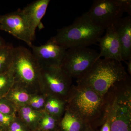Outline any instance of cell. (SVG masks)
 Instances as JSON below:
<instances>
[{"mask_svg":"<svg viewBox=\"0 0 131 131\" xmlns=\"http://www.w3.org/2000/svg\"><path fill=\"white\" fill-rule=\"evenodd\" d=\"M125 13L121 0H95L86 13L94 24L105 30L121 18Z\"/></svg>","mask_w":131,"mask_h":131,"instance_id":"8992f818","label":"cell"},{"mask_svg":"<svg viewBox=\"0 0 131 131\" xmlns=\"http://www.w3.org/2000/svg\"><path fill=\"white\" fill-rule=\"evenodd\" d=\"M110 118V131H131V89L119 86L105 97Z\"/></svg>","mask_w":131,"mask_h":131,"instance_id":"277c9868","label":"cell"},{"mask_svg":"<svg viewBox=\"0 0 131 131\" xmlns=\"http://www.w3.org/2000/svg\"><path fill=\"white\" fill-rule=\"evenodd\" d=\"M113 25L120 43L122 61H128L131 59V16L121 18Z\"/></svg>","mask_w":131,"mask_h":131,"instance_id":"4fadbf2b","label":"cell"},{"mask_svg":"<svg viewBox=\"0 0 131 131\" xmlns=\"http://www.w3.org/2000/svg\"><path fill=\"white\" fill-rule=\"evenodd\" d=\"M14 47L7 45L0 47V74L7 72L11 68L13 60Z\"/></svg>","mask_w":131,"mask_h":131,"instance_id":"9a60e30c","label":"cell"},{"mask_svg":"<svg viewBox=\"0 0 131 131\" xmlns=\"http://www.w3.org/2000/svg\"><path fill=\"white\" fill-rule=\"evenodd\" d=\"M39 65L29 49L21 46L14 47L13 60L11 68L20 80L29 83L34 82L37 78V68Z\"/></svg>","mask_w":131,"mask_h":131,"instance_id":"52a82bcc","label":"cell"},{"mask_svg":"<svg viewBox=\"0 0 131 131\" xmlns=\"http://www.w3.org/2000/svg\"><path fill=\"white\" fill-rule=\"evenodd\" d=\"M100 58L99 53L88 47H75L67 50L61 67L71 78L83 77Z\"/></svg>","mask_w":131,"mask_h":131,"instance_id":"5b68a950","label":"cell"},{"mask_svg":"<svg viewBox=\"0 0 131 131\" xmlns=\"http://www.w3.org/2000/svg\"><path fill=\"white\" fill-rule=\"evenodd\" d=\"M105 34L98 40L100 47L99 57L122 61V51L118 37L113 25L106 29Z\"/></svg>","mask_w":131,"mask_h":131,"instance_id":"8fae6325","label":"cell"},{"mask_svg":"<svg viewBox=\"0 0 131 131\" xmlns=\"http://www.w3.org/2000/svg\"><path fill=\"white\" fill-rule=\"evenodd\" d=\"M0 30L9 33L30 47L34 40L29 26L21 9L0 15Z\"/></svg>","mask_w":131,"mask_h":131,"instance_id":"ba28073f","label":"cell"},{"mask_svg":"<svg viewBox=\"0 0 131 131\" xmlns=\"http://www.w3.org/2000/svg\"><path fill=\"white\" fill-rule=\"evenodd\" d=\"M11 118L7 114L0 113V123L5 126H8L10 124Z\"/></svg>","mask_w":131,"mask_h":131,"instance_id":"d6986e66","label":"cell"},{"mask_svg":"<svg viewBox=\"0 0 131 131\" xmlns=\"http://www.w3.org/2000/svg\"><path fill=\"white\" fill-rule=\"evenodd\" d=\"M34 56L39 65L44 68L61 67L68 49L57 44L51 39L46 43L31 47Z\"/></svg>","mask_w":131,"mask_h":131,"instance_id":"9c48e42d","label":"cell"},{"mask_svg":"<svg viewBox=\"0 0 131 131\" xmlns=\"http://www.w3.org/2000/svg\"><path fill=\"white\" fill-rule=\"evenodd\" d=\"M13 99L20 102H25L29 99L28 95L25 92L16 91L12 94Z\"/></svg>","mask_w":131,"mask_h":131,"instance_id":"ac0fdd59","label":"cell"},{"mask_svg":"<svg viewBox=\"0 0 131 131\" xmlns=\"http://www.w3.org/2000/svg\"><path fill=\"white\" fill-rule=\"evenodd\" d=\"M56 124H52L47 122L42 121V128L45 130H53L56 126Z\"/></svg>","mask_w":131,"mask_h":131,"instance_id":"603a6c76","label":"cell"},{"mask_svg":"<svg viewBox=\"0 0 131 131\" xmlns=\"http://www.w3.org/2000/svg\"><path fill=\"white\" fill-rule=\"evenodd\" d=\"M104 31L94 24L86 13L78 17L72 24L58 29L57 34L50 39L67 49L88 47L98 42Z\"/></svg>","mask_w":131,"mask_h":131,"instance_id":"3957f363","label":"cell"},{"mask_svg":"<svg viewBox=\"0 0 131 131\" xmlns=\"http://www.w3.org/2000/svg\"><path fill=\"white\" fill-rule=\"evenodd\" d=\"M127 66V71L129 74H131V59L128 61L125 62Z\"/></svg>","mask_w":131,"mask_h":131,"instance_id":"484cf974","label":"cell"},{"mask_svg":"<svg viewBox=\"0 0 131 131\" xmlns=\"http://www.w3.org/2000/svg\"><path fill=\"white\" fill-rule=\"evenodd\" d=\"M10 69L6 73L0 74V94L10 82L12 79Z\"/></svg>","mask_w":131,"mask_h":131,"instance_id":"e0dca14e","label":"cell"},{"mask_svg":"<svg viewBox=\"0 0 131 131\" xmlns=\"http://www.w3.org/2000/svg\"><path fill=\"white\" fill-rule=\"evenodd\" d=\"M36 100L40 107H42L44 104L45 100L43 98L41 97H36Z\"/></svg>","mask_w":131,"mask_h":131,"instance_id":"d4e9b609","label":"cell"},{"mask_svg":"<svg viewBox=\"0 0 131 131\" xmlns=\"http://www.w3.org/2000/svg\"><path fill=\"white\" fill-rule=\"evenodd\" d=\"M62 101L57 97H52L47 101L46 108L50 114L53 115V117L59 116L62 112L64 107L65 103Z\"/></svg>","mask_w":131,"mask_h":131,"instance_id":"2e32d148","label":"cell"},{"mask_svg":"<svg viewBox=\"0 0 131 131\" xmlns=\"http://www.w3.org/2000/svg\"><path fill=\"white\" fill-rule=\"evenodd\" d=\"M44 68L42 77L50 90L54 94L62 97L66 100L72 86V78L61 67Z\"/></svg>","mask_w":131,"mask_h":131,"instance_id":"30bf717a","label":"cell"},{"mask_svg":"<svg viewBox=\"0 0 131 131\" xmlns=\"http://www.w3.org/2000/svg\"><path fill=\"white\" fill-rule=\"evenodd\" d=\"M100 131H110V118L107 110L105 120L102 125Z\"/></svg>","mask_w":131,"mask_h":131,"instance_id":"ffe728a7","label":"cell"},{"mask_svg":"<svg viewBox=\"0 0 131 131\" xmlns=\"http://www.w3.org/2000/svg\"><path fill=\"white\" fill-rule=\"evenodd\" d=\"M22 116L24 120L27 123H31L34 121L37 118V115L30 114L22 113Z\"/></svg>","mask_w":131,"mask_h":131,"instance_id":"44dd1931","label":"cell"},{"mask_svg":"<svg viewBox=\"0 0 131 131\" xmlns=\"http://www.w3.org/2000/svg\"><path fill=\"white\" fill-rule=\"evenodd\" d=\"M0 131H1V130H0Z\"/></svg>","mask_w":131,"mask_h":131,"instance_id":"f1b7e54d","label":"cell"},{"mask_svg":"<svg viewBox=\"0 0 131 131\" xmlns=\"http://www.w3.org/2000/svg\"><path fill=\"white\" fill-rule=\"evenodd\" d=\"M10 131H25L20 124L15 122L11 125Z\"/></svg>","mask_w":131,"mask_h":131,"instance_id":"7402d4cb","label":"cell"},{"mask_svg":"<svg viewBox=\"0 0 131 131\" xmlns=\"http://www.w3.org/2000/svg\"><path fill=\"white\" fill-rule=\"evenodd\" d=\"M66 101V108L86 124L94 127L102 125L107 114V104L103 96L88 87L73 85Z\"/></svg>","mask_w":131,"mask_h":131,"instance_id":"6da1fadb","label":"cell"},{"mask_svg":"<svg viewBox=\"0 0 131 131\" xmlns=\"http://www.w3.org/2000/svg\"><path fill=\"white\" fill-rule=\"evenodd\" d=\"M60 125L63 131H84L88 126L79 116L67 108Z\"/></svg>","mask_w":131,"mask_h":131,"instance_id":"5bb4252c","label":"cell"},{"mask_svg":"<svg viewBox=\"0 0 131 131\" xmlns=\"http://www.w3.org/2000/svg\"><path fill=\"white\" fill-rule=\"evenodd\" d=\"M84 131H94V130L93 129L91 128L90 127L88 126H87L86 129Z\"/></svg>","mask_w":131,"mask_h":131,"instance_id":"83f0119b","label":"cell"},{"mask_svg":"<svg viewBox=\"0 0 131 131\" xmlns=\"http://www.w3.org/2000/svg\"><path fill=\"white\" fill-rule=\"evenodd\" d=\"M121 62L99 58L89 71L77 79V85L90 88L103 96L117 82L128 76Z\"/></svg>","mask_w":131,"mask_h":131,"instance_id":"7a4b0ae2","label":"cell"},{"mask_svg":"<svg viewBox=\"0 0 131 131\" xmlns=\"http://www.w3.org/2000/svg\"><path fill=\"white\" fill-rule=\"evenodd\" d=\"M50 1V0H37L28 4L21 9L34 39L37 28H44L41 20L45 14Z\"/></svg>","mask_w":131,"mask_h":131,"instance_id":"7c38bea8","label":"cell"},{"mask_svg":"<svg viewBox=\"0 0 131 131\" xmlns=\"http://www.w3.org/2000/svg\"><path fill=\"white\" fill-rule=\"evenodd\" d=\"M31 105L33 107L35 108H40L39 104H38L37 100H36V97L32 98L30 101Z\"/></svg>","mask_w":131,"mask_h":131,"instance_id":"cb8c5ba5","label":"cell"},{"mask_svg":"<svg viewBox=\"0 0 131 131\" xmlns=\"http://www.w3.org/2000/svg\"><path fill=\"white\" fill-rule=\"evenodd\" d=\"M6 45L5 40L0 36V47Z\"/></svg>","mask_w":131,"mask_h":131,"instance_id":"4316f807","label":"cell"}]
</instances>
